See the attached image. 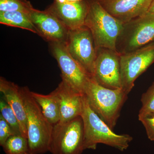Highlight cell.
<instances>
[{"instance_id": "1", "label": "cell", "mask_w": 154, "mask_h": 154, "mask_svg": "<svg viewBox=\"0 0 154 154\" xmlns=\"http://www.w3.org/2000/svg\"><path fill=\"white\" fill-rule=\"evenodd\" d=\"M81 116L84 125L85 150L96 149L98 144L102 143L124 151L133 140L129 135L118 134L113 132V129L91 108L85 95L82 97Z\"/></svg>"}, {"instance_id": "26", "label": "cell", "mask_w": 154, "mask_h": 154, "mask_svg": "<svg viewBox=\"0 0 154 154\" xmlns=\"http://www.w3.org/2000/svg\"><path fill=\"white\" fill-rule=\"evenodd\" d=\"M83 0H67V2H81Z\"/></svg>"}, {"instance_id": "13", "label": "cell", "mask_w": 154, "mask_h": 154, "mask_svg": "<svg viewBox=\"0 0 154 154\" xmlns=\"http://www.w3.org/2000/svg\"><path fill=\"white\" fill-rule=\"evenodd\" d=\"M88 7V0H83L63 4L54 2L46 9L57 17L69 30H72L85 25Z\"/></svg>"}, {"instance_id": "17", "label": "cell", "mask_w": 154, "mask_h": 154, "mask_svg": "<svg viewBox=\"0 0 154 154\" xmlns=\"http://www.w3.org/2000/svg\"><path fill=\"white\" fill-rule=\"evenodd\" d=\"M0 23L25 29L37 34V30L31 21L30 14L19 11L0 12Z\"/></svg>"}, {"instance_id": "11", "label": "cell", "mask_w": 154, "mask_h": 154, "mask_svg": "<svg viewBox=\"0 0 154 154\" xmlns=\"http://www.w3.org/2000/svg\"><path fill=\"white\" fill-rule=\"evenodd\" d=\"M37 34L50 42H66L69 30L60 20L47 9H34L30 14Z\"/></svg>"}, {"instance_id": "22", "label": "cell", "mask_w": 154, "mask_h": 154, "mask_svg": "<svg viewBox=\"0 0 154 154\" xmlns=\"http://www.w3.org/2000/svg\"><path fill=\"white\" fill-rule=\"evenodd\" d=\"M14 135L11 127L0 115V145L2 146L9 138Z\"/></svg>"}, {"instance_id": "5", "label": "cell", "mask_w": 154, "mask_h": 154, "mask_svg": "<svg viewBox=\"0 0 154 154\" xmlns=\"http://www.w3.org/2000/svg\"><path fill=\"white\" fill-rule=\"evenodd\" d=\"M154 40V14L148 12L122 24L115 44L120 55L139 49Z\"/></svg>"}, {"instance_id": "23", "label": "cell", "mask_w": 154, "mask_h": 154, "mask_svg": "<svg viewBox=\"0 0 154 154\" xmlns=\"http://www.w3.org/2000/svg\"><path fill=\"white\" fill-rule=\"evenodd\" d=\"M139 121L144 126L149 139L154 141V113L147 115Z\"/></svg>"}, {"instance_id": "12", "label": "cell", "mask_w": 154, "mask_h": 154, "mask_svg": "<svg viewBox=\"0 0 154 154\" xmlns=\"http://www.w3.org/2000/svg\"><path fill=\"white\" fill-rule=\"evenodd\" d=\"M106 11L121 24L148 13L152 0H98Z\"/></svg>"}, {"instance_id": "4", "label": "cell", "mask_w": 154, "mask_h": 154, "mask_svg": "<svg viewBox=\"0 0 154 154\" xmlns=\"http://www.w3.org/2000/svg\"><path fill=\"white\" fill-rule=\"evenodd\" d=\"M88 1L89 7L85 25L91 30L96 49L116 50V42L122 24L109 14L98 0Z\"/></svg>"}, {"instance_id": "10", "label": "cell", "mask_w": 154, "mask_h": 154, "mask_svg": "<svg viewBox=\"0 0 154 154\" xmlns=\"http://www.w3.org/2000/svg\"><path fill=\"white\" fill-rule=\"evenodd\" d=\"M100 85L122 89L120 54L116 50L105 48L97 49L93 76Z\"/></svg>"}, {"instance_id": "25", "label": "cell", "mask_w": 154, "mask_h": 154, "mask_svg": "<svg viewBox=\"0 0 154 154\" xmlns=\"http://www.w3.org/2000/svg\"><path fill=\"white\" fill-rule=\"evenodd\" d=\"M54 2L60 4H63L66 2L67 0H54Z\"/></svg>"}, {"instance_id": "3", "label": "cell", "mask_w": 154, "mask_h": 154, "mask_svg": "<svg viewBox=\"0 0 154 154\" xmlns=\"http://www.w3.org/2000/svg\"><path fill=\"white\" fill-rule=\"evenodd\" d=\"M27 119L28 140L31 154L49 152L53 128L33 99L28 87L21 88Z\"/></svg>"}, {"instance_id": "9", "label": "cell", "mask_w": 154, "mask_h": 154, "mask_svg": "<svg viewBox=\"0 0 154 154\" xmlns=\"http://www.w3.org/2000/svg\"><path fill=\"white\" fill-rule=\"evenodd\" d=\"M49 48L58 64L62 80L82 95L85 94L87 82L92 77L72 57L65 45L61 42H50Z\"/></svg>"}, {"instance_id": "16", "label": "cell", "mask_w": 154, "mask_h": 154, "mask_svg": "<svg viewBox=\"0 0 154 154\" xmlns=\"http://www.w3.org/2000/svg\"><path fill=\"white\" fill-rule=\"evenodd\" d=\"M31 94L50 123L53 125L58 123L60 119V100L56 90L48 95L32 91Z\"/></svg>"}, {"instance_id": "19", "label": "cell", "mask_w": 154, "mask_h": 154, "mask_svg": "<svg viewBox=\"0 0 154 154\" xmlns=\"http://www.w3.org/2000/svg\"><path fill=\"white\" fill-rule=\"evenodd\" d=\"M34 9L28 0H0V12L19 11L30 14Z\"/></svg>"}, {"instance_id": "21", "label": "cell", "mask_w": 154, "mask_h": 154, "mask_svg": "<svg viewBox=\"0 0 154 154\" xmlns=\"http://www.w3.org/2000/svg\"><path fill=\"white\" fill-rule=\"evenodd\" d=\"M141 102L142 106L139 112V120L147 115L154 113V82L143 94Z\"/></svg>"}, {"instance_id": "14", "label": "cell", "mask_w": 154, "mask_h": 154, "mask_svg": "<svg viewBox=\"0 0 154 154\" xmlns=\"http://www.w3.org/2000/svg\"><path fill=\"white\" fill-rule=\"evenodd\" d=\"M55 90L60 100L59 122H66L81 116L84 95L80 94L63 80Z\"/></svg>"}, {"instance_id": "24", "label": "cell", "mask_w": 154, "mask_h": 154, "mask_svg": "<svg viewBox=\"0 0 154 154\" xmlns=\"http://www.w3.org/2000/svg\"><path fill=\"white\" fill-rule=\"evenodd\" d=\"M148 12L154 14V0H152V1L151 5L149 8Z\"/></svg>"}, {"instance_id": "8", "label": "cell", "mask_w": 154, "mask_h": 154, "mask_svg": "<svg viewBox=\"0 0 154 154\" xmlns=\"http://www.w3.org/2000/svg\"><path fill=\"white\" fill-rule=\"evenodd\" d=\"M68 51L91 76H93L97 49L91 30L84 25L69 30L65 43Z\"/></svg>"}, {"instance_id": "18", "label": "cell", "mask_w": 154, "mask_h": 154, "mask_svg": "<svg viewBox=\"0 0 154 154\" xmlns=\"http://www.w3.org/2000/svg\"><path fill=\"white\" fill-rule=\"evenodd\" d=\"M2 147L6 154H31L28 138L22 134L12 136Z\"/></svg>"}, {"instance_id": "7", "label": "cell", "mask_w": 154, "mask_h": 154, "mask_svg": "<svg viewBox=\"0 0 154 154\" xmlns=\"http://www.w3.org/2000/svg\"><path fill=\"white\" fill-rule=\"evenodd\" d=\"M154 63V40L132 52L120 55L122 89L128 95L136 80Z\"/></svg>"}, {"instance_id": "6", "label": "cell", "mask_w": 154, "mask_h": 154, "mask_svg": "<svg viewBox=\"0 0 154 154\" xmlns=\"http://www.w3.org/2000/svg\"><path fill=\"white\" fill-rule=\"evenodd\" d=\"M84 125L81 116L53 125L49 152L52 154H82L85 150Z\"/></svg>"}, {"instance_id": "20", "label": "cell", "mask_w": 154, "mask_h": 154, "mask_svg": "<svg viewBox=\"0 0 154 154\" xmlns=\"http://www.w3.org/2000/svg\"><path fill=\"white\" fill-rule=\"evenodd\" d=\"M1 114L11 127L15 135L21 134L20 125L14 110L4 98L0 100Z\"/></svg>"}, {"instance_id": "2", "label": "cell", "mask_w": 154, "mask_h": 154, "mask_svg": "<svg viewBox=\"0 0 154 154\" xmlns=\"http://www.w3.org/2000/svg\"><path fill=\"white\" fill-rule=\"evenodd\" d=\"M84 95L93 110L113 129L128 94L122 89L113 90L100 85L91 77L86 85Z\"/></svg>"}, {"instance_id": "15", "label": "cell", "mask_w": 154, "mask_h": 154, "mask_svg": "<svg viewBox=\"0 0 154 154\" xmlns=\"http://www.w3.org/2000/svg\"><path fill=\"white\" fill-rule=\"evenodd\" d=\"M0 91L3 94V98L11 106L18 119L21 134L28 138L27 116L21 88L15 83L1 77Z\"/></svg>"}]
</instances>
